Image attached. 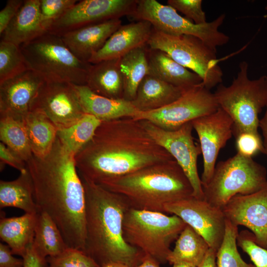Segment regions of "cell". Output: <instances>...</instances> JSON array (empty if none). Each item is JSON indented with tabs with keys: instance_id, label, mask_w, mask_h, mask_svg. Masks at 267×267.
I'll use <instances>...</instances> for the list:
<instances>
[{
	"instance_id": "obj_1",
	"label": "cell",
	"mask_w": 267,
	"mask_h": 267,
	"mask_svg": "<svg viewBox=\"0 0 267 267\" xmlns=\"http://www.w3.org/2000/svg\"><path fill=\"white\" fill-rule=\"evenodd\" d=\"M75 159L81 177L99 185L175 160L151 137L140 120L130 117L102 121Z\"/></svg>"
},
{
	"instance_id": "obj_2",
	"label": "cell",
	"mask_w": 267,
	"mask_h": 267,
	"mask_svg": "<svg viewBox=\"0 0 267 267\" xmlns=\"http://www.w3.org/2000/svg\"><path fill=\"white\" fill-rule=\"evenodd\" d=\"M75 154L57 138L50 152L26 162L40 211L55 222L69 248L84 251L86 201L84 187Z\"/></svg>"
},
{
	"instance_id": "obj_3",
	"label": "cell",
	"mask_w": 267,
	"mask_h": 267,
	"mask_svg": "<svg viewBox=\"0 0 267 267\" xmlns=\"http://www.w3.org/2000/svg\"><path fill=\"white\" fill-rule=\"evenodd\" d=\"M81 178L86 201L84 251L100 267L110 263L129 267L138 266L145 255L129 245L123 235L124 217L130 208L127 200L118 193Z\"/></svg>"
},
{
	"instance_id": "obj_4",
	"label": "cell",
	"mask_w": 267,
	"mask_h": 267,
	"mask_svg": "<svg viewBox=\"0 0 267 267\" xmlns=\"http://www.w3.org/2000/svg\"><path fill=\"white\" fill-rule=\"evenodd\" d=\"M99 185L124 196L131 208L163 213L167 204L192 196L193 193L190 181L175 160L142 168Z\"/></svg>"
},
{
	"instance_id": "obj_5",
	"label": "cell",
	"mask_w": 267,
	"mask_h": 267,
	"mask_svg": "<svg viewBox=\"0 0 267 267\" xmlns=\"http://www.w3.org/2000/svg\"><path fill=\"white\" fill-rule=\"evenodd\" d=\"M248 66L246 61L241 62L231 84H219L214 93L219 107L233 121L234 136L243 132L259 134V115L267 106V76L250 79Z\"/></svg>"
},
{
	"instance_id": "obj_6",
	"label": "cell",
	"mask_w": 267,
	"mask_h": 267,
	"mask_svg": "<svg viewBox=\"0 0 267 267\" xmlns=\"http://www.w3.org/2000/svg\"><path fill=\"white\" fill-rule=\"evenodd\" d=\"M186 223L179 217L165 213L130 208L123 222V235L130 246L155 260L168 262L170 245L177 240Z\"/></svg>"
},
{
	"instance_id": "obj_7",
	"label": "cell",
	"mask_w": 267,
	"mask_h": 267,
	"mask_svg": "<svg viewBox=\"0 0 267 267\" xmlns=\"http://www.w3.org/2000/svg\"><path fill=\"white\" fill-rule=\"evenodd\" d=\"M20 47L29 69L45 81L86 85L91 64L79 59L60 36L46 32Z\"/></svg>"
},
{
	"instance_id": "obj_8",
	"label": "cell",
	"mask_w": 267,
	"mask_h": 267,
	"mask_svg": "<svg viewBox=\"0 0 267 267\" xmlns=\"http://www.w3.org/2000/svg\"><path fill=\"white\" fill-rule=\"evenodd\" d=\"M267 184L266 168L253 158L236 153L216 164L210 181L202 186L204 199L222 209L232 197L253 193Z\"/></svg>"
},
{
	"instance_id": "obj_9",
	"label": "cell",
	"mask_w": 267,
	"mask_h": 267,
	"mask_svg": "<svg viewBox=\"0 0 267 267\" xmlns=\"http://www.w3.org/2000/svg\"><path fill=\"white\" fill-rule=\"evenodd\" d=\"M147 45L166 52L177 62L198 75L208 89L221 84L223 72L218 64L217 50L197 37L172 36L153 30Z\"/></svg>"
},
{
	"instance_id": "obj_10",
	"label": "cell",
	"mask_w": 267,
	"mask_h": 267,
	"mask_svg": "<svg viewBox=\"0 0 267 267\" xmlns=\"http://www.w3.org/2000/svg\"><path fill=\"white\" fill-rule=\"evenodd\" d=\"M130 16L136 21H147L154 29L167 35L197 37L215 50L229 40L227 35L219 30L225 18L224 14L211 22L199 25L180 16L169 5H164L155 0H137Z\"/></svg>"
},
{
	"instance_id": "obj_11",
	"label": "cell",
	"mask_w": 267,
	"mask_h": 267,
	"mask_svg": "<svg viewBox=\"0 0 267 267\" xmlns=\"http://www.w3.org/2000/svg\"><path fill=\"white\" fill-rule=\"evenodd\" d=\"M219 106L214 93L201 83L185 89L171 103L157 110L139 112L134 118L166 130L175 131L187 123L215 112Z\"/></svg>"
},
{
	"instance_id": "obj_12",
	"label": "cell",
	"mask_w": 267,
	"mask_h": 267,
	"mask_svg": "<svg viewBox=\"0 0 267 267\" xmlns=\"http://www.w3.org/2000/svg\"><path fill=\"white\" fill-rule=\"evenodd\" d=\"M140 121L151 137L168 152L182 168L192 185L193 196L204 199L197 169V159L201 149L200 144L194 140L191 122L177 130L168 131L149 121Z\"/></svg>"
},
{
	"instance_id": "obj_13",
	"label": "cell",
	"mask_w": 267,
	"mask_h": 267,
	"mask_svg": "<svg viewBox=\"0 0 267 267\" xmlns=\"http://www.w3.org/2000/svg\"><path fill=\"white\" fill-rule=\"evenodd\" d=\"M136 2L137 0L78 1L51 23L47 32L61 36L87 26L131 16Z\"/></svg>"
},
{
	"instance_id": "obj_14",
	"label": "cell",
	"mask_w": 267,
	"mask_h": 267,
	"mask_svg": "<svg viewBox=\"0 0 267 267\" xmlns=\"http://www.w3.org/2000/svg\"><path fill=\"white\" fill-rule=\"evenodd\" d=\"M164 209L165 213L179 217L204 238L210 248L218 251L225 229L222 209L193 196L167 204Z\"/></svg>"
},
{
	"instance_id": "obj_15",
	"label": "cell",
	"mask_w": 267,
	"mask_h": 267,
	"mask_svg": "<svg viewBox=\"0 0 267 267\" xmlns=\"http://www.w3.org/2000/svg\"><path fill=\"white\" fill-rule=\"evenodd\" d=\"M31 110L43 113L58 130L73 125L85 114L75 85L67 82L44 81L32 103Z\"/></svg>"
},
{
	"instance_id": "obj_16",
	"label": "cell",
	"mask_w": 267,
	"mask_h": 267,
	"mask_svg": "<svg viewBox=\"0 0 267 267\" xmlns=\"http://www.w3.org/2000/svg\"><path fill=\"white\" fill-rule=\"evenodd\" d=\"M199 138L203 159L202 186L210 181L216 165L219 152L232 137L233 122L222 108L191 121Z\"/></svg>"
},
{
	"instance_id": "obj_17",
	"label": "cell",
	"mask_w": 267,
	"mask_h": 267,
	"mask_svg": "<svg viewBox=\"0 0 267 267\" xmlns=\"http://www.w3.org/2000/svg\"><path fill=\"white\" fill-rule=\"evenodd\" d=\"M222 210L225 219L250 229L255 242L267 249V184L253 193L232 197Z\"/></svg>"
},
{
	"instance_id": "obj_18",
	"label": "cell",
	"mask_w": 267,
	"mask_h": 267,
	"mask_svg": "<svg viewBox=\"0 0 267 267\" xmlns=\"http://www.w3.org/2000/svg\"><path fill=\"white\" fill-rule=\"evenodd\" d=\"M45 80L28 69L0 84V116L23 120Z\"/></svg>"
},
{
	"instance_id": "obj_19",
	"label": "cell",
	"mask_w": 267,
	"mask_h": 267,
	"mask_svg": "<svg viewBox=\"0 0 267 267\" xmlns=\"http://www.w3.org/2000/svg\"><path fill=\"white\" fill-rule=\"evenodd\" d=\"M152 30L151 24L145 20L121 25L103 46L91 56L89 63L93 64L119 59L136 48L146 45Z\"/></svg>"
},
{
	"instance_id": "obj_20",
	"label": "cell",
	"mask_w": 267,
	"mask_h": 267,
	"mask_svg": "<svg viewBox=\"0 0 267 267\" xmlns=\"http://www.w3.org/2000/svg\"><path fill=\"white\" fill-rule=\"evenodd\" d=\"M122 25L113 19L80 28L60 36L72 52L80 60L89 63L110 37Z\"/></svg>"
},
{
	"instance_id": "obj_21",
	"label": "cell",
	"mask_w": 267,
	"mask_h": 267,
	"mask_svg": "<svg viewBox=\"0 0 267 267\" xmlns=\"http://www.w3.org/2000/svg\"><path fill=\"white\" fill-rule=\"evenodd\" d=\"M46 32L41 14L40 0H24L0 35L1 40L20 46Z\"/></svg>"
},
{
	"instance_id": "obj_22",
	"label": "cell",
	"mask_w": 267,
	"mask_h": 267,
	"mask_svg": "<svg viewBox=\"0 0 267 267\" xmlns=\"http://www.w3.org/2000/svg\"><path fill=\"white\" fill-rule=\"evenodd\" d=\"M75 87L84 113L94 116L101 122L134 118L139 112L131 101L124 98L112 99L99 95L86 85H75Z\"/></svg>"
},
{
	"instance_id": "obj_23",
	"label": "cell",
	"mask_w": 267,
	"mask_h": 267,
	"mask_svg": "<svg viewBox=\"0 0 267 267\" xmlns=\"http://www.w3.org/2000/svg\"><path fill=\"white\" fill-rule=\"evenodd\" d=\"M147 57L148 75L184 89L203 83L198 75L181 65L162 50L148 47Z\"/></svg>"
},
{
	"instance_id": "obj_24",
	"label": "cell",
	"mask_w": 267,
	"mask_h": 267,
	"mask_svg": "<svg viewBox=\"0 0 267 267\" xmlns=\"http://www.w3.org/2000/svg\"><path fill=\"white\" fill-rule=\"evenodd\" d=\"M185 89L147 75L140 83L135 96L131 102L139 112L151 111L175 101Z\"/></svg>"
},
{
	"instance_id": "obj_25",
	"label": "cell",
	"mask_w": 267,
	"mask_h": 267,
	"mask_svg": "<svg viewBox=\"0 0 267 267\" xmlns=\"http://www.w3.org/2000/svg\"><path fill=\"white\" fill-rule=\"evenodd\" d=\"M37 213H25L10 218L1 217L0 239L9 247L13 255L23 258L32 245Z\"/></svg>"
},
{
	"instance_id": "obj_26",
	"label": "cell",
	"mask_w": 267,
	"mask_h": 267,
	"mask_svg": "<svg viewBox=\"0 0 267 267\" xmlns=\"http://www.w3.org/2000/svg\"><path fill=\"white\" fill-rule=\"evenodd\" d=\"M119 59L107 60L91 64L86 86L99 95L112 99L124 98V82Z\"/></svg>"
},
{
	"instance_id": "obj_27",
	"label": "cell",
	"mask_w": 267,
	"mask_h": 267,
	"mask_svg": "<svg viewBox=\"0 0 267 267\" xmlns=\"http://www.w3.org/2000/svg\"><path fill=\"white\" fill-rule=\"evenodd\" d=\"M15 207L25 213L37 214L39 209L34 199V190L28 170L11 181H0V207Z\"/></svg>"
},
{
	"instance_id": "obj_28",
	"label": "cell",
	"mask_w": 267,
	"mask_h": 267,
	"mask_svg": "<svg viewBox=\"0 0 267 267\" xmlns=\"http://www.w3.org/2000/svg\"><path fill=\"white\" fill-rule=\"evenodd\" d=\"M23 120L33 154L45 156L53 146L58 129L45 115L35 110H30Z\"/></svg>"
},
{
	"instance_id": "obj_29",
	"label": "cell",
	"mask_w": 267,
	"mask_h": 267,
	"mask_svg": "<svg viewBox=\"0 0 267 267\" xmlns=\"http://www.w3.org/2000/svg\"><path fill=\"white\" fill-rule=\"evenodd\" d=\"M32 246L42 257L57 255L69 248L55 222L46 213L39 210Z\"/></svg>"
},
{
	"instance_id": "obj_30",
	"label": "cell",
	"mask_w": 267,
	"mask_h": 267,
	"mask_svg": "<svg viewBox=\"0 0 267 267\" xmlns=\"http://www.w3.org/2000/svg\"><path fill=\"white\" fill-rule=\"evenodd\" d=\"M146 45L136 48L119 59V67L124 82V99L132 101L138 87L148 74Z\"/></svg>"
},
{
	"instance_id": "obj_31",
	"label": "cell",
	"mask_w": 267,
	"mask_h": 267,
	"mask_svg": "<svg viewBox=\"0 0 267 267\" xmlns=\"http://www.w3.org/2000/svg\"><path fill=\"white\" fill-rule=\"evenodd\" d=\"M209 248L204 238L186 224L176 240L175 248L168 255L167 261L171 265L183 262L198 267Z\"/></svg>"
},
{
	"instance_id": "obj_32",
	"label": "cell",
	"mask_w": 267,
	"mask_h": 267,
	"mask_svg": "<svg viewBox=\"0 0 267 267\" xmlns=\"http://www.w3.org/2000/svg\"><path fill=\"white\" fill-rule=\"evenodd\" d=\"M101 121L94 116L85 113L73 125L57 131V137L75 155L92 138Z\"/></svg>"
},
{
	"instance_id": "obj_33",
	"label": "cell",
	"mask_w": 267,
	"mask_h": 267,
	"mask_svg": "<svg viewBox=\"0 0 267 267\" xmlns=\"http://www.w3.org/2000/svg\"><path fill=\"white\" fill-rule=\"evenodd\" d=\"M0 139L26 162L33 155L23 120L0 116Z\"/></svg>"
},
{
	"instance_id": "obj_34",
	"label": "cell",
	"mask_w": 267,
	"mask_h": 267,
	"mask_svg": "<svg viewBox=\"0 0 267 267\" xmlns=\"http://www.w3.org/2000/svg\"><path fill=\"white\" fill-rule=\"evenodd\" d=\"M238 226L225 220L224 235L216 254V267H255L245 262L237 248Z\"/></svg>"
},
{
	"instance_id": "obj_35",
	"label": "cell",
	"mask_w": 267,
	"mask_h": 267,
	"mask_svg": "<svg viewBox=\"0 0 267 267\" xmlns=\"http://www.w3.org/2000/svg\"><path fill=\"white\" fill-rule=\"evenodd\" d=\"M28 69L20 46L0 40V84Z\"/></svg>"
},
{
	"instance_id": "obj_36",
	"label": "cell",
	"mask_w": 267,
	"mask_h": 267,
	"mask_svg": "<svg viewBox=\"0 0 267 267\" xmlns=\"http://www.w3.org/2000/svg\"><path fill=\"white\" fill-rule=\"evenodd\" d=\"M45 267H100L84 251L68 248L61 253L46 258Z\"/></svg>"
},
{
	"instance_id": "obj_37",
	"label": "cell",
	"mask_w": 267,
	"mask_h": 267,
	"mask_svg": "<svg viewBox=\"0 0 267 267\" xmlns=\"http://www.w3.org/2000/svg\"><path fill=\"white\" fill-rule=\"evenodd\" d=\"M237 245L250 257L255 267H267V249L258 245L252 232L243 230L239 233Z\"/></svg>"
},
{
	"instance_id": "obj_38",
	"label": "cell",
	"mask_w": 267,
	"mask_h": 267,
	"mask_svg": "<svg viewBox=\"0 0 267 267\" xmlns=\"http://www.w3.org/2000/svg\"><path fill=\"white\" fill-rule=\"evenodd\" d=\"M77 0H40V11L46 31L51 23L78 2Z\"/></svg>"
},
{
	"instance_id": "obj_39",
	"label": "cell",
	"mask_w": 267,
	"mask_h": 267,
	"mask_svg": "<svg viewBox=\"0 0 267 267\" xmlns=\"http://www.w3.org/2000/svg\"><path fill=\"white\" fill-rule=\"evenodd\" d=\"M167 3L196 24L207 22L206 14L202 7V0H168Z\"/></svg>"
},
{
	"instance_id": "obj_40",
	"label": "cell",
	"mask_w": 267,
	"mask_h": 267,
	"mask_svg": "<svg viewBox=\"0 0 267 267\" xmlns=\"http://www.w3.org/2000/svg\"><path fill=\"white\" fill-rule=\"evenodd\" d=\"M234 137L237 153L250 158L259 152L263 153V139L260 134L243 132Z\"/></svg>"
},
{
	"instance_id": "obj_41",
	"label": "cell",
	"mask_w": 267,
	"mask_h": 267,
	"mask_svg": "<svg viewBox=\"0 0 267 267\" xmlns=\"http://www.w3.org/2000/svg\"><path fill=\"white\" fill-rule=\"evenodd\" d=\"M0 159L2 164H7L20 173L27 170L26 162L3 143H0Z\"/></svg>"
},
{
	"instance_id": "obj_42",
	"label": "cell",
	"mask_w": 267,
	"mask_h": 267,
	"mask_svg": "<svg viewBox=\"0 0 267 267\" xmlns=\"http://www.w3.org/2000/svg\"><path fill=\"white\" fill-rule=\"evenodd\" d=\"M23 0H8L5 6L0 11V34H2L9 23L16 15Z\"/></svg>"
},
{
	"instance_id": "obj_43",
	"label": "cell",
	"mask_w": 267,
	"mask_h": 267,
	"mask_svg": "<svg viewBox=\"0 0 267 267\" xmlns=\"http://www.w3.org/2000/svg\"><path fill=\"white\" fill-rule=\"evenodd\" d=\"M7 244L0 243V267H24L23 258H17Z\"/></svg>"
},
{
	"instance_id": "obj_44",
	"label": "cell",
	"mask_w": 267,
	"mask_h": 267,
	"mask_svg": "<svg viewBox=\"0 0 267 267\" xmlns=\"http://www.w3.org/2000/svg\"><path fill=\"white\" fill-rule=\"evenodd\" d=\"M23 258L24 261V267H45L46 259L41 257L32 245L28 248Z\"/></svg>"
},
{
	"instance_id": "obj_45",
	"label": "cell",
	"mask_w": 267,
	"mask_h": 267,
	"mask_svg": "<svg viewBox=\"0 0 267 267\" xmlns=\"http://www.w3.org/2000/svg\"><path fill=\"white\" fill-rule=\"evenodd\" d=\"M217 251L210 248L201 264L198 267H216Z\"/></svg>"
},
{
	"instance_id": "obj_46",
	"label": "cell",
	"mask_w": 267,
	"mask_h": 267,
	"mask_svg": "<svg viewBox=\"0 0 267 267\" xmlns=\"http://www.w3.org/2000/svg\"><path fill=\"white\" fill-rule=\"evenodd\" d=\"M259 128H261L263 136L264 152L267 157V106L263 117L260 120Z\"/></svg>"
},
{
	"instance_id": "obj_47",
	"label": "cell",
	"mask_w": 267,
	"mask_h": 267,
	"mask_svg": "<svg viewBox=\"0 0 267 267\" xmlns=\"http://www.w3.org/2000/svg\"><path fill=\"white\" fill-rule=\"evenodd\" d=\"M160 264L151 257L146 255L142 262L134 267H160Z\"/></svg>"
},
{
	"instance_id": "obj_48",
	"label": "cell",
	"mask_w": 267,
	"mask_h": 267,
	"mask_svg": "<svg viewBox=\"0 0 267 267\" xmlns=\"http://www.w3.org/2000/svg\"><path fill=\"white\" fill-rule=\"evenodd\" d=\"M101 267H129V266L123 264L119 263H110L104 265Z\"/></svg>"
},
{
	"instance_id": "obj_49",
	"label": "cell",
	"mask_w": 267,
	"mask_h": 267,
	"mask_svg": "<svg viewBox=\"0 0 267 267\" xmlns=\"http://www.w3.org/2000/svg\"><path fill=\"white\" fill-rule=\"evenodd\" d=\"M172 265L173 267H197L194 265L183 262L176 263Z\"/></svg>"
},
{
	"instance_id": "obj_50",
	"label": "cell",
	"mask_w": 267,
	"mask_h": 267,
	"mask_svg": "<svg viewBox=\"0 0 267 267\" xmlns=\"http://www.w3.org/2000/svg\"><path fill=\"white\" fill-rule=\"evenodd\" d=\"M266 9L267 10V5L266 7Z\"/></svg>"
}]
</instances>
